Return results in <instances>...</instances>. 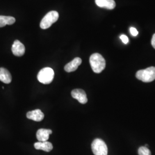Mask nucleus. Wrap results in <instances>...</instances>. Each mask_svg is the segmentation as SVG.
I'll use <instances>...</instances> for the list:
<instances>
[{
    "instance_id": "obj_4",
    "label": "nucleus",
    "mask_w": 155,
    "mask_h": 155,
    "mask_svg": "<svg viewBox=\"0 0 155 155\" xmlns=\"http://www.w3.org/2000/svg\"><path fill=\"white\" fill-rule=\"evenodd\" d=\"M91 149L95 155H107V147L105 143L101 139L94 140L91 144Z\"/></svg>"
},
{
    "instance_id": "obj_16",
    "label": "nucleus",
    "mask_w": 155,
    "mask_h": 155,
    "mask_svg": "<svg viewBox=\"0 0 155 155\" xmlns=\"http://www.w3.org/2000/svg\"><path fill=\"white\" fill-rule=\"evenodd\" d=\"M120 39L122 40V42H123L124 44H125V45L127 44L128 42H129V39H128V38H127L126 35H121Z\"/></svg>"
},
{
    "instance_id": "obj_15",
    "label": "nucleus",
    "mask_w": 155,
    "mask_h": 155,
    "mask_svg": "<svg viewBox=\"0 0 155 155\" xmlns=\"http://www.w3.org/2000/svg\"><path fill=\"white\" fill-rule=\"evenodd\" d=\"M139 155H151V152L147 147H141L138 150Z\"/></svg>"
},
{
    "instance_id": "obj_13",
    "label": "nucleus",
    "mask_w": 155,
    "mask_h": 155,
    "mask_svg": "<svg viewBox=\"0 0 155 155\" xmlns=\"http://www.w3.org/2000/svg\"><path fill=\"white\" fill-rule=\"evenodd\" d=\"M12 80V78L9 71L5 68H0V81L3 83L9 84Z\"/></svg>"
},
{
    "instance_id": "obj_10",
    "label": "nucleus",
    "mask_w": 155,
    "mask_h": 155,
    "mask_svg": "<svg viewBox=\"0 0 155 155\" xmlns=\"http://www.w3.org/2000/svg\"><path fill=\"white\" fill-rule=\"evenodd\" d=\"M52 133L51 129H39L36 133V137L39 141H47L50 137V135Z\"/></svg>"
},
{
    "instance_id": "obj_9",
    "label": "nucleus",
    "mask_w": 155,
    "mask_h": 155,
    "mask_svg": "<svg viewBox=\"0 0 155 155\" xmlns=\"http://www.w3.org/2000/svg\"><path fill=\"white\" fill-rule=\"evenodd\" d=\"M81 63L82 59L80 58H75L64 66V70L67 72L75 71L77 70L78 67L81 64Z\"/></svg>"
},
{
    "instance_id": "obj_17",
    "label": "nucleus",
    "mask_w": 155,
    "mask_h": 155,
    "mask_svg": "<svg viewBox=\"0 0 155 155\" xmlns=\"http://www.w3.org/2000/svg\"><path fill=\"white\" fill-rule=\"evenodd\" d=\"M130 32L132 35H133V36H136L138 35V31L134 27H131L130 28Z\"/></svg>"
},
{
    "instance_id": "obj_7",
    "label": "nucleus",
    "mask_w": 155,
    "mask_h": 155,
    "mask_svg": "<svg viewBox=\"0 0 155 155\" xmlns=\"http://www.w3.org/2000/svg\"><path fill=\"white\" fill-rule=\"evenodd\" d=\"M12 51L14 55L22 56L25 52V46L19 40H15L12 45Z\"/></svg>"
},
{
    "instance_id": "obj_6",
    "label": "nucleus",
    "mask_w": 155,
    "mask_h": 155,
    "mask_svg": "<svg viewBox=\"0 0 155 155\" xmlns=\"http://www.w3.org/2000/svg\"><path fill=\"white\" fill-rule=\"evenodd\" d=\"M71 94L72 98L77 100L79 103L82 104H85L87 102L88 100L87 98V95L82 89H74L71 91Z\"/></svg>"
},
{
    "instance_id": "obj_11",
    "label": "nucleus",
    "mask_w": 155,
    "mask_h": 155,
    "mask_svg": "<svg viewBox=\"0 0 155 155\" xmlns=\"http://www.w3.org/2000/svg\"><path fill=\"white\" fill-rule=\"evenodd\" d=\"M95 2L100 8L113 9L116 7V2L114 0H95Z\"/></svg>"
},
{
    "instance_id": "obj_8",
    "label": "nucleus",
    "mask_w": 155,
    "mask_h": 155,
    "mask_svg": "<svg viewBox=\"0 0 155 155\" xmlns=\"http://www.w3.org/2000/svg\"><path fill=\"white\" fill-rule=\"evenodd\" d=\"M27 117L29 120L40 122L44 119L45 114L40 109H36L34 110L28 111L27 113Z\"/></svg>"
},
{
    "instance_id": "obj_2",
    "label": "nucleus",
    "mask_w": 155,
    "mask_h": 155,
    "mask_svg": "<svg viewBox=\"0 0 155 155\" xmlns=\"http://www.w3.org/2000/svg\"><path fill=\"white\" fill-rule=\"evenodd\" d=\"M136 77L144 82H150L155 80V67H150L144 70H139L136 72Z\"/></svg>"
},
{
    "instance_id": "obj_1",
    "label": "nucleus",
    "mask_w": 155,
    "mask_h": 155,
    "mask_svg": "<svg viewBox=\"0 0 155 155\" xmlns=\"http://www.w3.org/2000/svg\"><path fill=\"white\" fill-rule=\"evenodd\" d=\"M90 64L93 71L97 74L102 72L106 67L105 59L98 53H95L91 55L90 58Z\"/></svg>"
},
{
    "instance_id": "obj_3",
    "label": "nucleus",
    "mask_w": 155,
    "mask_h": 155,
    "mask_svg": "<svg viewBox=\"0 0 155 155\" xmlns=\"http://www.w3.org/2000/svg\"><path fill=\"white\" fill-rule=\"evenodd\" d=\"M54 78V71L50 67L42 68L38 74V79L43 84H50Z\"/></svg>"
},
{
    "instance_id": "obj_18",
    "label": "nucleus",
    "mask_w": 155,
    "mask_h": 155,
    "mask_svg": "<svg viewBox=\"0 0 155 155\" xmlns=\"http://www.w3.org/2000/svg\"><path fill=\"white\" fill-rule=\"evenodd\" d=\"M151 43H152V45L153 46V47L155 49V33L153 35V36H152Z\"/></svg>"
},
{
    "instance_id": "obj_5",
    "label": "nucleus",
    "mask_w": 155,
    "mask_h": 155,
    "mask_svg": "<svg viewBox=\"0 0 155 155\" xmlns=\"http://www.w3.org/2000/svg\"><path fill=\"white\" fill-rule=\"evenodd\" d=\"M59 18V13L56 11H51L48 12L40 22V28L43 29H46L55 22L58 21Z\"/></svg>"
},
{
    "instance_id": "obj_12",
    "label": "nucleus",
    "mask_w": 155,
    "mask_h": 155,
    "mask_svg": "<svg viewBox=\"0 0 155 155\" xmlns=\"http://www.w3.org/2000/svg\"><path fill=\"white\" fill-rule=\"evenodd\" d=\"M34 147L36 150H43L45 152H50L53 149V145L48 141L40 142L38 141L34 144Z\"/></svg>"
},
{
    "instance_id": "obj_14",
    "label": "nucleus",
    "mask_w": 155,
    "mask_h": 155,
    "mask_svg": "<svg viewBox=\"0 0 155 155\" xmlns=\"http://www.w3.org/2000/svg\"><path fill=\"white\" fill-rule=\"evenodd\" d=\"M16 21V19L11 16H0V27H4L6 25H12Z\"/></svg>"
}]
</instances>
